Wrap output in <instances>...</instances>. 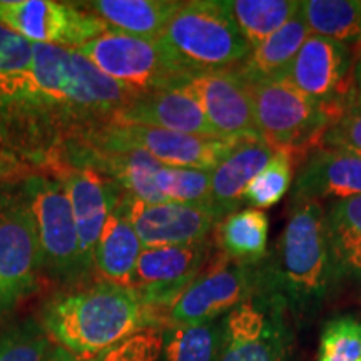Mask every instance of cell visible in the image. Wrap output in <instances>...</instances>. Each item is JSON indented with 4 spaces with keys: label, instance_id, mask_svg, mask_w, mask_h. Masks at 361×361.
<instances>
[{
    "label": "cell",
    "instance_id": "4dcf8cb0",
    "mask_svg": "<svg viewBox=\"0 0 361 361\" xmlns=\"http://www.w3.org/2000/svg\"><path fill=\"white\" fill-rule=\"evenodd\" d=\"M54 343L34 319L0 329V361H45Z\"/></svg>",
    "mask_w": 361,
    "mask_h": 361
},
{
    "label": "cell",
    "instance_id": "8992f818",
    "mask_svg": "<svg viewBox=\"0 0 361 361\" xmlns=\"http://www.w3.org/2000/svg\"><path fill=\"white\" fill-rule=\"evenodd\" d=\"M102 74L139 94L179 87L194 79L157 39H141L109 29L78 49Z\"/></svg>",
    "mask_w": 361,
    "mask_h": 361
},
{
    "label": "cell",
    "instance_id": "7a4b0ae2",
    "mask_svg": "<svg viewBox=\"0 0 361 361\" xmlns=\"http://www.w3.org/2000/svg\"><path fill=\"white\" fill-rule=\"evenodd\" d=\"M39 323L54 345L82 358H102L121 341L152 326L134 290L102 279L54 295Z\"/></svg>",
    "mask_w": 361,
    "mask_h": 361
},
{
    "label": "cell",
    "instance_id": "d4e9b609",
    "mask_svg": "<svg viewBox=\"0 0 361 361\" xmlns=\"http://www.w3.org/2000/svg\"><path fill=\"white\" fill-rule=\"evenodd\" d=\"M268 229V216L261 209H238L216 226V245L226 258L250 266L259 264L266 258Z\"/></svg>",
    "mask_w": 361,
    "mask_h": 361
},
{
    "label": "cell",
    "instance_id": "7402d4cb",
    "mask_svg": "<svg viewBox=\"0 0 361 361\" xmlns=\"http://www.w3.org/2000/svg\"><path fill=\"white\" fill-rule=\"evenodd\" d=\"M109 29L141 39H157L180 2L174 0H94L80 4Z\"/></svg>",
    "mask_w": 361,
    "mask_h": 361
},
{
    "label": "cell",
    "instance_id": "7c38bea8",
    "mask_svg": "<svg viewBox=\"0 0 361 361\" xmlns=\"http://www.w3.org/2000/svg\"><path fill=\"white\" fill-rule=\"evenodd\" d=\"M239 141L202 137V135L174 133V130L146 128V126L111 124L84 146L102 149L134 147L147 152L164 166L214 169Z\"/></svg>",
    "mask_w": 361,
    "mask_h": 361
},
{
    "label": "cell",
    "instance_id": "83f0119b",
    "mask_svg": "<svg viewBox=\"0 0 361 361\" xmlns=\"http://www.w3.org/2000/svg\"><path fill=\"white\" fill-rule=\"evenodd\" d=\"M223 324H179L164 329V361H219Z\"/></svg>",
    "mask_w": 361,
    "mask_h": 361
},
{
    "label": "cell",
    "instance_id": "f1b7e54d",
    "mask_svg": "<svg viewBox=\"0 0 361 361\" xmlns=\"http://www.w3.org/2000/svg\"><path fill=\"white\" fill-rule=\"evenodd\" d=\"M34 44L0 24V97L20 92L32 72Z\"/></svg>",
    "mask_w": 361,
    "mask_h": 361
},
{
    "label": "cell",
    "instance_id": "8d00e7d4",
    "mask_svg": "<svg viewBox=\"0 0 361 361\" xmlns=\"http://www.w3.org/2000/svg\"><path fill=\"white\" fill-rule=\"evenodd\" d=\"M20 168V162L17 157L12 154H7V152H0V180L8 178L13 173H17Z\"/></svg>",
    "mask_w": 361,
    "mask_h": 361
},
{
    "label": "cell",
    "instance_id": "cb8c5ba5",
    "mask_svg": "<svg viewBox=\"0 0 361 361\" xmlns=\"http://www.w3.org/2000/svg\"><path fill=\"white\" fill-rule=\"evenodd\" d=\"M324 216L336 279L361 283V196L333 201Z\"/></svg>",
    "mask_w": 361,
    "mask_h": 361
},
{
    "label": "cell",
    "instance_id": "52a82bcc",
    "mask_svg": "<svg viewBox=\"0 0 361 361\" xmlns=\"http://www.w3.org/2000/svg\"><path fill=\"white\" fill-rule=\"evenodd\" d=\"M24 202L37 231L42 268L62 283H78L87 278L78 224L62 184L42 174L29 176L24 180Z\"/></svg>",
    "mask_w": 361,
    "mask_h": 361
},
{
    "label": "cell",
    "instance_id": "74e56055",
    "mask_svg": "<svg viewBox=\"0 0 361 361\" xmlns=\"http://www.w3.org/2000/svg\"><path fill=\"white\" fill-rule=\"evenodd\" d=\"M353 101L361 106V62L356 61L355 66V90H353Z\"/></svg>",
    "mask_w": 361,
    "mask_h": 361
},
{
    "label": "cell",
    "instance_id": "ba28073f",
    "mask_svg": "<svg viewBox=\"0 0 361 361\" xmlns=\"http://www.w3.org/2000/svg\"><path fill=\"white\" fill-rule=\"evenodd\" d=\"M209 239L194 245L144 247L130 290L146 306L152 326L166 328L169 310L209 264Z\"/></svg>",
    "mask_w": 361,
    "mask_h": 361
},
{
    "label": "cell",
    "instance_id": "30bf717a",
    "mask_svg": "<svg viewBox=\"0 0 361 361\" xmlns=\"http://www.w3.org/2000/svg\"><path fill=\"white\" fill-rule=\"evenodd\" d=\"M259 291V264H243L219 255L173 305L166 328L216 322Z\"/></svg>",
    "mask_w": 361,
    "mask_h": 361
},
{
    "label": "cell",
    "instance_id": "603a6c76",
    "mask_svg": "<svg viewBox=\"0 0 361 361\" xmlns=\"http://www.w3.org/2000/svg\"><path fill=\"white\" fill-rule=\"evenodd\" d=\"M142 250L137 233L117 206L97 241L94 251V269L101 274L102 281L130 288L135 264Z\"/></svg>",
    "mask_w": 361,
    "mask_h": 361
},
{
    "label": "cell",
    "instance_id": "1f68e13d",
    "mask_svg": "<svg viewBox=\"0 0 361 361\" xmlns=\"http://www.w3.org/2000/svg\"><path fill=\"white\" fill-rule=\"evenodd\" d=\"M318 361H361V319L343 314L324 324Z\"/></svg>",
    "mask_w": 361,
    "mask_h": 361
},
{
    "label": "cell",
    "instance_id": "d6a6232c",
    "mask_svg": "<svg viewBox=\"0 0 361 361\" xmlns=\"http://www.w3.org/2000/svg\"><path fill=\"white\" fill-rule=\"evenodd\" d=\"M293 161L284 152H276L268 166L247 186L245 201L255 207H271L283 200L291 186Z\"/></svg>",
    "mask_w": 361,
    "mask_h": 361
},
{
    "label": "cell",
    "instance_id": "9a60e30c",
    "mask_svg": "<svg viewBox=\"0 0 361 361\" xmlns=\"http://www.w3.org/2000/svg\"><path fill=\"white\" fill-rule=\"evenodd\" d=\"M119 209L133 224L142 247L180 246L206 241L221 221L211 202L147 204L126 194Z\"/></svg>",
    "mask_w": 361,
    "mask_h": 361
},
{
    "label": "cell",
    "instance_id": "2e32d148",
    "mask_svg": "<svg viewBox=\"0 0 361 361\" xmlns=\"http://www.w3.org/2000/svg\"><path fill=\"white\" fill-rule=\"evenodd\" d=\"M56 174L71 201L79 231L82 264L89 274L94 268V251L104 226L126 192L96 169L61 166L56 169Z\"/></svg>",
    "mask_w": 361,
    "mask_h": 361
},
{
    "label": "cell",
    "instance_id": "f35d334b",
    "mask_svg": "<svg viewBox=\"0 0 361 361\" xmlns=\"http://www.w3.org/2000/svg\"><path fill=\"white\" fill-rule=\"evenodd\" d=\"M358 61H360V62H361V56H360V59H358Z\"/></svg>",
    "mask_w": 361,
    "mask_h": 361
},
{
    "label": "cell",
    "instance_id": "3957f363",
    "mask_svg": "<svg viewBox=\"0 0 361 361\" xmlns=\"http://www.w3.org/2000/svg\"><path fill=\"white\" fill-rule=\"evenodd\" d=\"M261 290L296 316L314 313L335 284L326 216L318 201H291L290 218L274 251L259 263Z\"/></svg>",
    "mask_w": 361,
    "mask_h": 361
},
{
    "label": "cell",
    "instance_id": "e575fe53",
    "mask_svg": "<svg viewBox=\"0 0 361 361\" xmlns=\"http://www.w3.org/2000/svg\"><path fill=\"white\" fill-rule=\"evenodd\" d=\"M164 346V329L144 328L107 351L101 361H159Z\"/></svg>",
    "mask_w": 361,
    "mask_h": 361
},
{
    "label": "cell",
    "instance_id": "d590c367",
    "mask_svg": "<svg viewBox=\"0 0 361 361\" xmlns=\"http://www.w3.org/2000/svg\"><path fill=\"white\" fill-rule=\"evenodd\" d=\"M45 361H101V358H82V356L71 353V351L62 348V346L52 345Z\"/></svg>",
    "mask_w": 361,
    "mask_h": 361
},
{
    "label": "cell",
    "instance_id": "5b68a950",
    "mask_svg": "<svg viewBox=\"0 0 361 361\" xmlns=\"http://www.w3.org/2000/svg\"><path fill=\"white\" fill-rule=\"evenodd\" d=\"M259 137L276 152L308 157L322 147L331 116L322 104L305 96L286 78L250 84Z\"/></svg>",
    "mask_w": 361,
    "mask_h": 361
},
{
    "label": "cell",
    "instance_id": "f546056e",
    "mask_svg": "<svg viewBox=\"0 0 361 361\" xmlns=\"http://www.w3.org/2000/svg\"><path fill=\"white\" fill-rule=\"evenodd\" d=\"M213 169L173 168L162 164L156 173V186L168 202L202 204L211 202Z\"/></svg>",
    "mask_w": 361,
    "mask_h": 361
},
{
    "label": "cell",
    "instance_id": "ac0fdd59",
    "mask_svg": "<svg viewBox=\"0 0 361 361\" xmlns=\"http://www.w3.org/2000/svg\"><path fill=\"white\" fill-rule=\"evenodd\" d=\"M114 124L146 126L202 137H218L207 123L191 82L141 94L117 112Z\"/></svg>",
    "mask_w": 361,
    "mask_h": 361
},
{
    "label": "cell",
    "instance_id": "e0dca14e",
    "mask_svg": "<svg viewBox=\"0 0 361 361\" xmlns=\"http://www.w3.org/2000/svg\"><path fill=\"white\" fill-rule=\"evenodd\" d=\"M191 87L218 137L236 141L259 137L251 87L234 67L196 75Z\"/></svg>",
    "mask_w": 361,
    "mask_h": 361
},
{
    "label": "cell",
    "instance_id": "484cf974",
    "mask_svg": "<svg viewBox=\"0 0 361 361\" xmlns=\"http://www.w3.org/2000/svg\"><path fill=\"white\" fill-rule=\"evenodd\" d=\"M300 13L310 32L350 45L361 44V2L358 0H306Z\"/></svg>",
    "mask_w": 361,
    "mask_h": 361
},
{
    "label": "cell",
    "instance_id": "d6986e66",
    "mask_svg": "<svg viewBox=\"0 0 361 361\" xmlns=\"http://www.w3.org/2000/svg\"><path fill=\"white\" fill-rule=\"evenodd\" d=\"M361 196V157L319 147L296 176L291 201H343Z\"/></svg>",
    "mask_w": 361,
    "mask_h": 361
},
{
    "label": "cell",
    "instance_id": "836d02e7",
    "mask_svg": "<svg viewBox=\"0 0 361 361\" xmlns=\"http://www.w3.org/2000/svg\"><path fill=\"white\" fill-rule=\"evenodd\" d=\"M322 147L361 157V106L351 101L328 126Z\"/></svg>",
    "mask_w": 361,
    "mask_h": 361
},
{
    "label": "cell",
    "instance_id": "277c9868",
    "mask_svg": "<svg viewBox=\"0 0 361 361\" xmlns=\"http://www.w3.org/2000/svg\"><path fill=\"white\" fill-rule=\"evenodd\" d=\"M157 40L192 78L233 69L251 52L224 0L180 2Z\"/></svg>",
    "mask_w": 361,
    "mask_h": 361
},
{
    "label": "cell",
    "instance_id": "5bb4252c",
    "mask_svg": "<svg viewBox=\"0 0 361 361\" xmlns=\"http://www.w3.org/2000/svg\"><path fill=\"white\" fill-rule=\"evenodd\" d=\"M42 269L39 238L25 202L0 214V314L35 291Z\"/></svg>",
    "mask_w": 361,
    "mask_h": 361
},
{
    "label": "cell",
    "instance_id": "9c48e42d",
    "mask_svg": "<svg viewBox=\"0 0 361 361\" xmlns=\"http://www.w3.org/2000/svg\"><path fill=\"white\" fill-rule=\"evenodd\" d=\"M283 301L261 290L223 319L219 361H290L291 331Z\"/></svg>",
    "mask_w": 361,
    "mask_h": 361
},
{
    "label": "cell",
    "instance_id": "44dd1931",
    "mask_svg": "<svg viewBox=\"0 0 361 361\" xmlns=\"http://www.w3.org/2000/svg\"><path fill=\"white\" fill-rule=\"evenodd\" d=\"M310 35L308 25L298 12L278 32L261 42L258 47L251 49L245 61L234 69L247 84L286 78L293 61Z\"/></svg>",
    "mask_w": 361,
    "mask_h": 361
},
{
    "label": "cell",
    "instance_id": "6da1fadb",
    "mask_svg": "<svg viewBox=\"0 0 361 361\" xmlns=\"http://www.w3.org/2000/svg\"><path fill=\"white\" fill-rule=\"evenodd\" d=\"M137 96L75 49L34 44L29 84L0 97V144L13 157L57 169L69 149L114 124L117 112Z\"/></svg>",
    "mask_w": 361,
    "mask_h": 361
},
{
    "label": "cell",
    "instance_id": "4316f807",
    "mask_svg": "<svg viewBox=\"0 0 361 361\" xmlns=\"http://www.w3.org/2000/svg\"><path fill=\"white\" fill-rule=\"evenodd\" d=\"M301 2L293 0H233L228 2L238 29L251 49L278 32L300 12Z\"/></svg>",
    "mask_w": 361,
    "mask_h": 361
},
{
    "label": "cell",
    "instance_id": "4fadbf2b",
    "mask_svg": "<svg viewBox=\"0 0 361 361\" xmlns=\"http://www.w3.org/2000/svg\"><path fill=\"white\" fill-rule=\"evenodd\" d=\"M353 54L348 45L311 34L288 71L286 79L322 104L331 121L353 101Z\"/></svg>",
    "mask_w": 361,
    "mask_h": 361
},
{
    "label": "cell",
    "instance_id": "ffe728a7",
    "mask_svg": "<svg viewBox=\"0 0 361 361\" xmlns=\"http://www.w3.org/2000/svg\"><path fill=\"white\" fill-rule=\"evenodd\" d=\"M274 154L276 151L263 137L241 139L216 166L211 178V204L221 221L228 214L236 213L245 201L247 186Z\"/></svg>",
    "mask_w": 361,
    "mask_h": 361
},
{
    "label": "cell",
    "instance_id": "8fae6325",
    "mask_svg": "<svg viewBox=\"0 0 361 361\" xmlns=\"http://www.w3.org/2000/svg\"><path fill=\"white\" fill-rule=\"evenodd\" d=\"M0 24L32 44L75 51L109 30L92 12L56 0H0Z\"/></svg>",
    "mask_w": 361,
    "mask_h": 361
}]
</instances>
